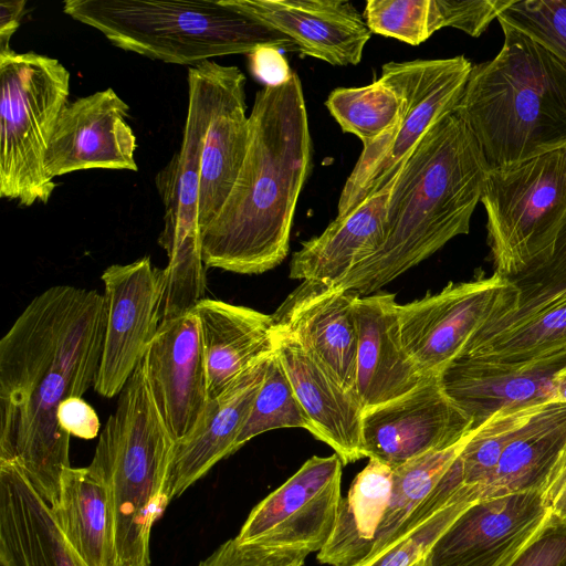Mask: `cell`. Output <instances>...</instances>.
<instances>
[{
    "label": "cell",
    "instance_id": "obj_1",
    "mask_svg": "<svg viewBox=\"0 0 566 566\" xmlns=\"http://www.w3.org/2000/svg\"><path fill=\"white\" fill-rule=\"evenodd\" d=\"M104 339L103 294L54 285L0 339V461L17 463L52 506L71 467L59 406L94 386Z\"/></svg>",
    "mask_w": 566,
    "mask_h": 566
},
{
    "label": "cell",
    "instance_id": "obj_2",
    "mask_svg": "<svg viewBox=\"0 0 566 566\" xmlns=\"http://www.w3.org/2000/svg\"><path fill=\"white\" fill-rule=\"evenodd\" d=\"M312 166V138L297 73L258 91L237 181L200 231L206 268L261 274L285 259L300 193Z\"/></svg>",
    "mask_w": 566,
    "mask_h": 566
},
{
    "label": "cell",
    "instance_id": "obj_3",
    "mask_svg": "<svg viewBox=\"0 0 566 566\" xmlns=\"http://www.w3.org/2000/svg\"><path fill=\"white\" fill-rule=\"evenodd\" d=\"M489 171L467 124L455 113L441 118L397 174L381 244L334 286L370 295L453 238L468 234Z\"/></svg>",
    "mask_w": 566,
    "mask_h": 566
},
{
    "label": "cell",
    "instance_id": "obj_4",
    "mask_svg": "<svg viewBox=\"0 0 566 566\" xmlns=\"http://www.w3.org/2000/svg\"><path fill=\"white\" fill-rule=\"evenodd\" d=\"M500 25L501 50L472 66L454 112L490 169L566 149V65L531 36Z\"/></svg>",
    "mask_w": 566,
    "mask_h": 566
},
{
    "label": "cell",
    "instance_id": "obj_5",
    "mask_svg": "<svg viewBox=\"0 0 566 566\" xmlns=\"http://www.w3.org/2000/svg\"><path fill=\"white\" fill-rule=\"evenodd\" d=\"M143 359L118 395L87 467L105 485L112 513L114 566H150V533L170 503L174 452Z\"/></svg>",
    "mask_w": 566,
    "mask_h": 566
},
{
    "label": "cell",
    "instance_id": "obj_6",
    "mask_svg": "<svg viewBox=\"0 0 566 566\" xmlns=\"http://www.w3.org/2000/svg\"><path fill=\"white\" fill-rule=\"evenodd\" d=\"M62 10L116 48L170 64L191 67L261 48L298 52L290 38L223 0H66Z\"/></svg>",
    "mask_w": 566,
    "mask_h": 566
},
{
    "label": "cell",
    "instance_id": "obj_7",
    "mask_svg": "<svg viewBox=\"0 0 566 566\" xmlns=\"http://www.w3.org/2000/svg\"><path fill=\"white\" fill-rule=\"evenodd\" d=\"M71 75L35 52H0V197L23 207L46 203L56 184L45 155L66 106Z\"/></svg>",
    "mask_w": 566,
    "mask_h": 566
},
{
    "label": "cell",
    "instance_id": "obj_8",
    "mask_svg": "<svg viewBox=\"0 0 566 566\" xmlns=\"http://www.w3.org/2000/svg\"><path fill=\"white\" fill-rule=\"evenodd\" d=\"M480 202L494 272L511 279L542 263L566 220V149L490 169Z\"/></svg>",
    "mask_w": 566,
    "mask_h": 566
},
{
    "label": "cell",
    "instance_id": "obj_9",
    "mask_svg": "<svg viewBox=\"0 0 566 566\" xmlns=\"http://www.w3.org/2000/svg\"><path fill=\"white\" fill-rule=\"evenodd\" d=\"M473 64L464 55L388 62L378 77L401 101L398 124L381 138L363 146L338 199L344 217L390 182L423 135L455 112Z\"/></svg>",
    "mask_w": 566,
    "mask_h": 566
},
{
    "label": "cell",
    "instance_id": "obj_10",
    "mask_svg": "<svg viewBox=\"0 0 566 566\" xmlns=\"http://www.w3.org/2000/svg\"><path fill=\"white\" fill-rule=\"evenodd\" d=\"M188 106L178 153L156 174L165 209L158 244L167 255L161 311L166 318L188 312L205 298L206 265L198 226L199 169L206 125V94L198 65L188 69Z\"/></svg>",
    "mask_w": 566,
    "mask_h": 566
},
{
    "label": "cell",
    "instance_id": "obj_11",
    "mask_svg": "<svg viewBox=\"0 0 566 566\" xmlns=\"http://www.w3.org/2000/svg\"><path fill=\"white\" fill-rule=\"evenodd\" d=\"M518 295L510 279L494 272L399 304L403 347L424 378L439 376L485 323L518 302Z\"/></svg>",
    "mask_w": 566,
    "mask_h": 566
},
{
    "label": "cell",
    "instance_id": "obj_12",
    "mask_svg": "<svg viewBox=\"0 0 566 566\" xmlns=\"http://www.w3.org/2000/svg\"><path fill=\"white\" fill-rule=\"evenodd\" d=\"M343 465L336 453L306 460L252 509L237 541L318 553L337 518Z\"/></svg>",
    "mask_w": 566,
    "mask_h": 566
},
{
    "label": "cell",
    "instance_id": "obj_13",
    "mask_svg": "<svg viewBox=\"0 0 566 566\" xmlns=\"http://www.w3.org/2000/svg\"><path fill=\"white\" fill-rule=\"evenodd\" d=\"M104 339L95 391L118 396L160 324L164 272L149 256L113 264L102 273Z\"/></svg>",
    "mask_w": 566,
    "mask_h": 566
},
{
    "label": "cell",
    "instance_id": "obj_14",
    "mask_svg": "<svg viewBox=\"0 0 566 566\" xmlns=\"http://www.w3.org/2000/svg\"><path fill=\"white\" fill-rule=\"evenodd\" d=\"M471 431L472 420L444 392L439 376H432L408 394L364 412L361 452L394 470L448 449Z\"/></svg>",
    "mask_w": 566,
    "mask_h": 566
},
{
    "label": "cell",
    "instance_id": "obj_15",
    "mask_svg": "<svg viewBox=\"0 0 566 566\" xmlns=\"http://www.w3.org/2000/svg\"><path fill=\"white\" fill-rule=\"evenodd\" d=\"M543 492L472 502L437 538L426 566H505L549 516Z\"/></svg>",
    "mask_w": 566,
    "mask_h": 566
},
{
    "label": "cell",
    "instance_id": "obj_16",
    "mask_svg": "<svg viewBox=\"0 0 566 566\" xmlns=\"http://www.w3.org/2000/svg\"><path fill=\"white\" fill-rule=\"evenodd\" d=\"M205 85L206 125L200 151L198 226L201 231L230 195L249 144L245 75L233 65L198 64Z\"/></svg>",
    "mask_w": 566,
    "mask_h": 566
},
{
    "label": "cell",
    "instance_id": "obj_17",
    "mask_svg": "<svg viewBox=\"0 0 566 566\" xmlns=\"http://www.w3.org/2000/svg\"><path fill=\"white\" fill-rule=\"evenodd\" d=\"M128 104L111 87L67 103L45 155L51 178L87 169L137 171Z\"/></svg>",
    "mask_w": 566,
    "mask_h": 566
},
{
    "label": "cell",
    "instance_id": "obj_18",
    "mask_svg": "<svg viewBox=\"0 0 566 566\" xmlns=\"http://www.w3.org/2000/svg\"><path fill=\"white\" fill-rule=\"evenodd\" d=\"M146 378L175 441L197 426L207 403V371L199 323L191 311L163 321L143 357Z\"/></svg>",
    "mask_w": 566,
    "mask_h": 566
},
{
    "label": "cell",
    "instance_id": "obj_19",
    "mask_svg": "<svg viewBox=\"0 0 566 566\" xmlns=\"http://www.w3.org/2000/svg\"><path fill=\"white\" fill-rule=\"evenodd\" d=\"M565 366L566 350L523 363L460 356L439 378L444 392L472 420L474 430L499 411L555 399L554 380Z\"/></svg>",
    "mask_w": 566,
    "mask_h": 566
},
{
    "label": "cell",
    "instance_id": "obj_20",
    "mask_svg": "<svg viewBox=\"0 0 566 566\" xmlns=\"http://www.w3.org/2000/svg\"><path fill=\"white\" fill-rule=\"evenodd\" d=\"M233 10L282 33L301 56L336 66L357 65L371 36L347 0H223Z\"/></svg>",
    "mask_w": 566,
    "mask_h": 566
},
{
    "label": "cell",
    "instance_id": "obj_21",
    "mask_svg": "<svg viewBox=\"0 0 566 566\" xmlns=\"http://www.w3.org/2000/svg\"><path fill=\"white\" fill-rule=\"evenodd\" d=\"M357 295L336 286L303 281L273 314L275 324L355 396Z\"/></svg>",
    "mask_w": 566,
    "mask_h": 566
},
{
    "label": "cell",
    "instance_id": "obj_22",
    "mask_svg": "<svg viewBox=\"0 0 566 566\" xmlns=\"http://www.w3.org/2000/svg\"><path fill=\"white\" fill-rule=\"evenodd\" d=\"M275 323V322H274ZM274 349L311 424V433L328 444L348 464L364 458V410L346 390L293 337L275 324Z\"/></svg>",
    "mask_w": 566,
    "mask_h": 566
},
{
    "label": "cell",
    "instance_id": "obj_23",
    "mask_svg": "<svg viewBox=\"0 0 566 566\" xmlns=\"http://www.w3.org/2000/svg\"><path fill=\"white\" fill-rule=\"evenodd\" d=\"M398 307L389 293L355 300L356 396L364 412L408 394L424 379L403 347Z\"/></svg>",
    "mask_w": 566,
    "mask_h": 566
},
{
    "label": "cell",
    "instance_id": "obj_24",
    "mask_svg": "<svg viewBox=\"0 0 566 566\" xmlns=\"http://www.w3.org/2000/svg\"><path fill=\"white\" fill-rule=\"evenodd\" d=\"M270 356L255 361L223 392L209 399L195 429L175 442L166 484L170 502L220 460L234 453L235 441L264 379Z\"/></svg>",
    "mask_w": 566,
    "mask_h": 566
},
{
    "label": "cell",
    "instance_id": "obj_25",
    "mask_svg": "<svg viewBox=\"0 0 566 566\" xmlns=\"http://www.w3.org/2000/svg\"><path fill=\"white\" fill-rule=\"evenodd\" d=\"M0 566H87L11 461H0Z\"/></svg>",
    "mask_w": 566,
    "mask_h": 566
},
{
    "label": "cell",
    "instance_id": "obj_26",
    "mask_svg": "<svg viewBox=\"0 0 566 566\" xmlns=\"http://www.w3.org/2000/svg\"><path fill=\"white\" fill-rule=\"evenodd\" d=\"M192 312L199 323L209 399L274 352L273 315L206 297Z\"/></svg>",
    "mask_w": 566,
    "mask_h": 566
},
{
    "label": "cell",
    "instance_id": "obj_27",
    "mask_svg": "<svg viewBox=\"0 0 566 566\" xmlns=\"http://www.w3.org/2000/svg\"><path fill=\"white\" fill-rule=\"evenodd\" d=\"M566 459V402L535 407L501 455L490 481L468 488L472 501L513 493L543 492Z\"/></svg>",
    "mask_w": 566,
    "mask_h": 566
},
{
    "label": "cell",
    "instance_id": "obj_28",
    "mask_svg": "<svg viewBox=\"0 0 566 566\" xmlns=\"http://www.w3.org/2000/svg\"><path fill=\"white\" fill-rule=\"evenodd\" d=\"M396 177L352 212L336 217L319 235L303 242L292 256L290 277L334 286L373 254L384 240Z\"/></svg>",
    "mask_w": 566,
    "mask_h": 566
},
{
    "label": "cell",
    "instance_id": "obj_29",
    "mask_svg": "<svg viewBox=\"0 0 566 566\" xmlns=\"http://www.w3.org/2000/svg\"><path fill=\"white\" fill-rule=\"evenodd\" d=\"M565 350L566 291H562L517 302L496 315L474 334L460 356L523 363Z\"/></svg>",
    "mask_w": 566,
    "mask_h": 566
},
{
    "label": "cell",
    "instance_id": "obj_30",
    "mask_svg": "<svg viewBox=\"0 0 566 566\" xmlns=\"http://www.w3.org/2000/svg\"><path fill=\"white\" fill-rule=\"evenodd\" d=\"M51 510L64 536L87 566H114L108 493L87 467L64 470Z\"/></svg>",
    "mask_w": 566,
    "mask_h": 566
},
{
    "label": "cell",
    "instance_id": "obj_31",
    "mask_svg": "<svg viewBox=\"0 0 566 566\" xmlns=\"http://www.w3.org/2000/svg\"><path fill=\"white\" fill-rule=\"evenodd\" d=\"M392 486V469L369 459L342 499L332 535L317 553L321 564L356 566L370 554Z\"/></svg>",
    "mask_w": 566,
    "mask_h": 566
},
{
    "label": "cell",
    "instance_id": "obj_32",
    "mask_svg": "<svg viewBox=\"0 0 566 566\" xmlns=\"http://www.w3.org/2000/svg\"><path fill=\"white\" fill-rule=\"evenodd\" d=\"M471 433L448 449L428 452L392 470L388 505L376 532L373 549L360 564L374 558L392 543L397 531L430 494Z\"/></svg>",
    "mask_w": 566,
    "mask_h": 566
},
{
    "label": "cell",
    "instance_id": "obj_33",
    "mask_svg": "<svg viewBox=\"0 0 566 566\" xmlns=\"http://www.w3.org/2000/svg\"><path fill=\"white\" fill-rule=\"evenodd\" d=\"M344 133L369 145L390 132L401 112L400 97L379 78L359 87H337L325 101Z\"/></svg>",
    "mask_w": 566,
    "mask_h": 566
},
{
    "label": "cell",
    "instance_id": "obj_34",
    "mask_svg": "<svg viewBox=\"0 0 566 566\" xmlns=\"http://www.w3.org/2000/svg\"><path fill=\"white\" fill-rule=\"evenodd\" d=\"M284 428L311 431L310 421L274 349L250 413L235 441L234 452L263 432Z\"/></svg>",
    "mask_w": 566,
    "mask_h": 566
},
{
    "label": "cell",
    "instance_id": "obj_35",
    "mask_svg": "<svg viewBox=\"0 0 566 566\" xmlns=\"http://www.w3.org/2000/svg\"><path fill=\"white\" fill-rule=\"evenodd\" d=\"M536 406L499 411L472 431L458 455L463 486L478 490L490 481L502 453Z\"/></svg>",
    "mask_w": 566,
    "mask_h": 566
},
{
    "label": "cell",
    "instance_id": "obj_36",
    "mask_svg": "<svg viewBox=\"0 0 566 566\" xmlns=\"http://www.w3.org/2000/svg\"><path fill=\"white\" fill-rule=\"evenodd\" d=\"M497 21L543 44L566 65V0H513Z\"/></svg>",
    "mask_w": 566,
    "mask_h": 566
},
{
    "label": "cell",
    "instance_id": "obj_37",
    "mask_svg": "<svg viewBox=\"0 0 566 566\" xmlns=\"http://www.w3.org/2000/svg\"><path fill=\"white\" fill-rule=\"evenodd\" d=\"M363 17L371 33L419 45L432 34L430 0H368Z\"/></svg>",
    "mask_w": 566,
    "mask_h": 566
},
{
    "label": "cell",
    "instance_id": "obj_38",
    "mask_svg": "<svg viewBox=\"0 0 566 566\" xmlns=\"http://www.w3.org/2000/svg\"><path fill=\"white\" fill-rule=\"evenodd\" d=\"M457 501L389 545L374 558L357 566H411L422 559L443 531L471 504Z\"/></svg>",
    "mask_w": 566,
    "mask_h": 566
},
{
    "label": "cell",
    "instance_id": "obj_39",
    "mask_svg": "<svg viewBox=\"0 0 566 566\" xmlns=\"http://www.w3.org/2000/svg\"><path fill=\"white\" fill-rule=\"evenodd\" d=\"M513 0H430L431 29L450 27L480 36Z\"/></svg>",
    "mask_w": 566,
    "mask_h": 566
},
{
    "label": "cell",
    "instance_id": "obj_40",
    "mask_svg": "<svg viewBox=\"0 0 566 566\" xmlns=\"http://www.w3.org/2000/svg\"><path fill=\"white\" fill-rule=\"evenodd\" d=\"M310 553L302 549L242 544L230 538L198 566H303Z\"/></svg>",
    "mask_w": 566,
    "mask_h": 566
},
{
    "label": "cell",
    "instance_id": "obj_41",
    "mask_svg": "<svg viewBox=\"0 0 566 566\" xmlns=\"http://www.w3.org/2000/svg\"><path fill=\"white\" fill-rule=\"evenodd\" d=\"M510 280L518 290V302L566 291V220L551 255Z\"/></svg>",
    "mask_w": 566,
    "mask_h": 566
},
{
    "label": "cell",
    "instance_id": "obj_42",
    "mask_svg": "<svg viewBox=\"0 0 566 566\" xmlns=\"http://www.w3.org/2000/svg\"><path fill=\"white\" fill-rule=\"evenodd\" d=\"M505 566H566V522L549 514L539 531Z\"/></svg>",
    "mask_w": 566,
    "mask_h": 566
},
{
    "label": "cell",
    "instance_id": "obj_43",
    "mask_svg": "<svg viewBox=\"0 0 566 566\" xmlns=\"http://www.w3.org/2000/svg\"><path fill=\"white\" fill-rule=\"evenodd\" d=\"M60 427L70 436L92 440L99 434V418L82 397L65 399L57 409Z\"/></svg>",
    "mask_w": 566,
    "mask_h": 566
},
{
    "label": "cell",
    "instance_id": "obj_44",
    "mask_svg": "<svg viewBox=\"0 0 566 566\" xmlns=\"http://www.w3.org/2000/svg\"><path fill=\"white\" fill-rule=\"evenodd\" d=\"M251 70L266 85H275L286 81L292 71L281 51L273 48H261L249 55Z\"/></svg>",
    "mask_w": 566,
    "mask_h": 566
},
{
    "label": "cell",
    "instance_id": "obj_45",
    "mask_svg": "<svg viewBox=\"0 0 566 566\" xmlns=\"http://www.w3.org/2000/svg\"><path fill=\"white\" fill-rule=\"evenodd\" d=\"M27 1H2L0 4V52L10 50V39L25 14Z\"/></svg>",
    "mask_w": 566,
    "mask_h": 566
},
{
    "label": "cell",
    "instance_id": "obj_46",
    "mask_svg": "<svg viewBox=\"0 0 566 566\" xmlns=\"http://www.w3.org/2000/svg\"><path fill=\"white\" fill-rule=\"evenodd\" d=\"M543 494L549 513L566 522V459Z\"/></svg>",
    "mask_w": 566,
    "mask_h": 566
},
{
    "label": "cell",
    "instance_id": "obj_47",
    "mask_svg": "<svg viewBox=\"0 0 566 566\" xmlns=\"http://www.w3.org/2000/svg\"><path fill=\"white\" fill-rule=\"evenodd\" d=\"M554 388L555 399L566 402V366L556 375Z\"/></svg>",
    "mask_w": 566,
    "mask_h": 566
},
{
    "label": "cell",
    "instance_id": "obj_48",
    "mask_svg": "<svg viewBox=\"0 0 566 566\" xmlns=\"http://www.w3.org/2000/svg\"><path fill=\"white\" fill-rule=\"evenodd\" d=\"M411 566H426V564H424V557H423L422 559H420V560L416 562V563H415L413 565H411Z\"/></svg>",
    "mask_w": 566,
    "mask_h": 566
}]
</instances>
